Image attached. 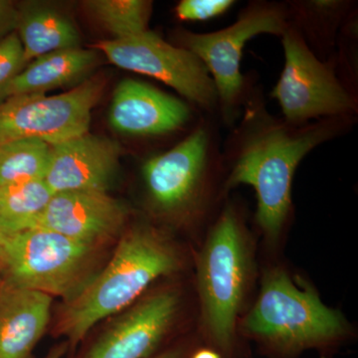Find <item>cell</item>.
I'll list each match as a JSON object with an SVG mask.
<instances>
[{"label":"cell","instance_id":"18","mask_svg":"<svg viewBox=\"0 0 358 358\" xmlns=\"http://www.w3.org/2000/svg\"><path fill=\"white\" fill-rule=\"evenodd\" d=\"M54 194L45 180L0 186V229L11 235L34 228Z\"/></svg>","mask_w":358,"mask_h":358},{"label":"cell","instance_id":"17","mask_svg":"<svg viewBox=\"0 0 358 358\" xmlns=\"http://www.w3.org/2000/svg\"><path fill=\"white\" fill-rule=\"evenodd\" d=\"M16 28L26 63L46 54L79 47L77 28L64 14L54 9L33 7L18 13Z\"/></svg>","mask_w":358,"mask_h":358},{"label":"cell","instance_id":"4","mask_svg":"<svg viewBox=\"0 0 358 358\" xmlns=\"http://www.w3.org/2000/svg\"><path fill=\"white\" fill-rule=\"evenodd\" d=\"M270 358H296L303 352H324L350 333L338 310L324 305L313 288H300L281 268L264 275L260 293L238 327Z\"/></svg>","mask_w":358,"mask_h":358},{"label":"cell","instance_id":"28","mask_svg":"<svg viewBox=\"0 0 358 358\" xmlns=\"http://www.w3.org/2000/svg\"><path fill=\"white\" fill-rule=\"evenodd\" d=\"M0 282H1V275H0Z\"/></svg>","mask_w":358,"mask_h":358},{"label":"cell","instance_id":"11","mask_svg":"<svg viewBox=\"0 0 358 358\" xmlns=\"http://www.w3.org/2000/svg\"><path fill=\"white\" fill-rule=\"evenodd\" d=\"M180 293L167 287L141 296L74 358H150L167 348L181 310Z\"/></svg>","mask_w":358,"mask_h":358},{"label":"cell","instance_id":"8","mask_svg":"<svg viewBox=\"0 0 358 358\" xmlns=\"http://www.w3.org/2000/svg\"><path fill=\"white\" fill-rule=\"evenodd\" d=\"M282 44L285 64L272 96L285 121L301 126L329 117L357 115V99L338 79L334 61L320 60L291 22Z\"/></svg>","mask_w":358,"mask_h":358},{"label":"cell","instance_id":"24","mask_svg":"<svg viewBox=\"0 0 358 358\" xmlns=\"http://www.w3.org/2000/svg\"><path fill=\"white\" fill-rule=\"evenodd\" d=\"M197 348L194 343L181 341L167 346L164 350L150 358H190L193 350Z\"/></svg>","mask_w":358,"mask_h":358},{"label":"cell","instance_id":"15","mask_svg":"<svg viewBox=\"0 0 358 358\" xmlns=\"http://www.w3.org/2000/svg\"><path fill=\"white\" fill-rule=\"evenodd\" d=\"M53 298L0 282V358H35L51 317Z\"/></svg>","mask_w":358,"mask_h":358},{"label":"cell","instance_id":"27","mask_svg":"<svg viewBox=\"0 0 358 358\" xmlns=\"http://www.w3.org/2000/svg\"><path fill=\"white\" fill-rule=\"evenodd\" d=\"M6 235L0 229V271L2 268V262H3L4 254V242H6Z\"/></svg>","mask_w":358,"mask_h":358},{"label":"cell","instance_id":"23","mask_svg":"<svg viewBox=\"0 0 358 358\" xmlns=\"http://www.w3.org/2000/svg\"><path fill=\"white\" fill-rule=\"evenodd\" d=\"M17 17L18 11L15 10L13 4L0 0V37L6 36L7 33L16 27Z\"/></svg>","mask_w":358,"mask_h":358},{"label":"cell","instance_id":"6","mask_svg":"<svg viewBox=\"0 0 358 358\" xmlns=\"http://www.w3.org/2000/svg\"><path fill=\"white\" fill-rule=\"evenodd\" d=\"M289 25L286 4L256 1L245 7L233 24L218 31L178 34V46L194 54L208 70L217 92L218 110L228 126L236 121L250 95L241 73L247 42L260 34L282 37Z\"/></svg>","mask_w":358,"mask_h":358},{"label":"cell","instance_id":"3","mask_svg":"<svg viewBox=\"0 0 358 358\" xmlns=\"http://www.w3.org/2000/svg\"><path fill=\"white\" fill-rule=\"evenodd\" d=\"M254 275L251 236L241 213L226 205L196 258V282L206 345L237 358L238 320Z\"/></svg>","mask_w":358,"mask_h":358},{"label":"cell","instance_id":"22","mask_svg":"<svg viewBox=\"0 0 358 358\" xmlns=\"http://www.w3.org/2000/svg\"><path fill=\"white\" fill-rule=\"evenodd\" d=\"M233 0H181L176 7V17L179 20H210L217 17L234 6Z\"/></svg>","mask_w":358,"mask_h":358},{"label":"cell","instance_id":"13","mask_svg":"<svg viewBox=\"0 0 358 358\" xmlns=\"http://www.w3.org/2000/svg\"><path fill=\"white\" fill-rule=\"evenodd\" d=\"M121 147L107 136L89 133L51 145L46 181L54 193L72 190L108 192L120 171Z\"/></svg>","mask_w":358,"mask_h":358},{"label":"cell","instance_id":"16","mask_svg":"<svg viewBox=\"0 0 358 358\" xmlns=\"http://www.w3.org/2000/svg\"><path fill=\"white\" fill-rule=\"evenodd\" d=\"M99 63L96 51L65 49L35 59L7 86L2 102L11 96L45 94L49 90L83 83Z\"/></svg>","mask_w":358,"mask_h":358},{"label":"cell","instance_id":"5","mask_svg":"<svg viewBox=\"0 0 358 358\" xmlns=\"http://www.w3.org/2000/svg\"><path fill=\"white\" fill-rule=\"evenodd\" d=\"M221 166L211 124L201 122L173 148L145 160L141 176L157 213L187 222L205 215Z\"/></svg>","mask_w":358,"mask_h":358},{"label":"cell","instance_id":"1","mask_svg":"<svg viewBox=\"0 0 358 358\" xmlns=\"http://www.w3.org/2000/svg\"><path fill=\"white\" fill-rule=\"evenodd\" d=\"M243 117L226 143L224 192L252 186L257 199L256 222L274 243L291 216L293 181L301 160L322 143L345 134L355 117H329L294 126L275 117L262 99L249 95Z\"/></svg>","mask_w":358,"mask_h":358},{"label":"cell","instance_id":"7","mask_svg":"<svg viewBox=\"0 0 358 358\" xmlns=\"http://www.w3.org/2000/svg\"><path fill=\"white\" fill-rule=\"evenodd\" d=\"M96 247L44 228L6 235L2 281L68 301L96 274Z\"/></svg>","mask_w":358,"mask_h":358},{"label":"cell","instance_id":"9","mask_svg":"<svg viewBox=\"0 0 358 358\" xmlns=\"http://www.w3.org/2000/svg\"><path fill=\"white\" fill-rule=\"evenodd\" d=\"M102 80L87 79L60 95L29 94L0 103V145L36 138L50 145L89 133L92 110L102 96Z\"/></svg>","mask_w":358,"mask_h":358},{"label":"cell","instance_id":"21","mask_svg":"<svg viewBox=\"0 0 358 358\" xmlns=\"http://www.w3.org/2000/svg\"><path fill=\"white\" fill-rule=\"evenodd\" d=\"M25 65L24 51L18 35L9 33L0 39V103L7 86Z\"/></svg>","mask_w":358,"mask_h":358},{"label":"cell","instance_id":"19","mask_svg":"<svg viewBox=\"0 0 358 358\" xmlns=\"http://www.w3.org/2000/svg\"><path fill=\"white\" fill-rule=\"evenodd\" d=\"M51 145L36 138H20L0 145V186L44 180Z\"/></svg>","mask_w":358,"mask_h":358},{"label":"cell","instance_id":"12","mask_svg":"<svg viewBox=\"0 0 358 358\" xmlns=\"http://www.w3.org/2000/svg\"><path fill=\"white\" fill-rule=\"evenodd\" d=\"M129 215L128 207L108 192L72 190L55 193L35 227L100 248L121 234Z\"/></svg>","mask_w":358,"mask_h":358},{"label":"cell","instance_id":"14","mask_svg":"<svg viewBox=\"0 0 358 358\" xmlns=\"http://www.w3.org/2000/svg\"><path fill=\"white\" fill-rule=\"evenodd\" d=\"M192 117L189 103L136 79L117 84L109 112L113 129L134 136L171 134L185 128Z\"/></svg>","mask_w":358,"mask_h":358},{"label":"cell","instance_id":"25","mask_svg":"<svg viewBox=\"0 0 358 358\" xmlns=\"http://www.w3.org/2000/svg\"><path fill=\"white\" fill-rule=\"evenodd\" d=\"M190 358H223L221 357L220 353L216 352V350H212L208 346H197Z\"/></svg>","mask_w":358,"mask_h":358},{"label":"cell","instance_id":"2","mask_svg":"<svg viewBox=\"0 0 358 358\" xmlns=\"http://www.w3.org/2000/svg\"><path fill=\"white\" fill-rule=\"evenodd\" d=\"M181 267L182 256L164 231L150 224L134 226L120 238L105 268L63 303L54 334L64 336L74 352L98 322L124 312L155 281Z\"/></svg>","mask_w":358,"mask_h":358},{"label":"cell","instance_id":"20","mask_svg":"<svg viewBox=\"0 0 358 358\" xmlns=\"http://www.w3.org/2000/svg\"><path fill=\"white\" fill-rule=\"evenodd\" d=\"M85 8L113 36L120 40L148 31L152 2L148 0H89Z\"/></svg>","mask_w":358,"mask_h":358},{"label":"cell","instance_id":"26","mask_svg":"<svg viewBox=\"0 0 358 358\" xmlns=\"http://www.w3.org/2000/svg\"><path fill=\"white\" fill-rule=\"evenodd\" d=\"M68 352H69V345L67 341H64L51 348L44 358H63Z\"/></svg>","mask_w":358,"mask_h":358},{"label":"cell","instance_id":"10","mask_svg":"<svg viewBox=\"0 0 358 358\" xmlns=\"http://www.w3.org/2000/svg\"><path fill=\"white\" fill-rule=\"evenodd\" d=\"M95 48L113 64L159 80L200 109L211 113L218 110L215 85L203 63L157 33L148 30L129 38L103 40Z\"/></svg>","mask_w":358,"mask_h":358}]
</instances>
